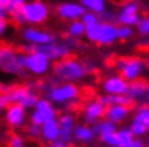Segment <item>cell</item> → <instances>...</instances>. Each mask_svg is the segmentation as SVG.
<instances>
[{"mask_svg":"<svg viewBox=\"0 0 149 147\" xmlns=\"http://www.w3.org/2000/svg\"><path fill=\"white\" fill-rule=\"evenodd\" d=\"M55 118H58V113H57V108L54 107V102L49 100L47 97H39L36 107L29 113V121L42 126L44 123L55 120Z\"/></svg>","mask_w":149,"mask_h":147,"instance_id":"cell-9","label":"cell"},{"mask_svg":"<svg viewBox=\"0 0 149 147\" xmlns=\"http://www.w3.org/2000/svg\"><path fill=\"white\" fill-rule=\"evenodd\" d=\"M24 23L29 26H41L47 23L50 16V8L44 0H28L21 8Z\"/></svg>","mask_w":149,"mask_h":147,"instance_id":"cell-5","label":"cell"},{"mask_svg":"<svg viewBox=\"0 0 149 147\" xmlns=\"http://www.w3.org/2000/svg\"><path fill=\"white\" fill-rule=\"evenodd\" d=\"M26 2L28 0H10V3H8V13H10V15L11 13H15V11L19 10Z\"/></svg>","mask_w":149,"mask_h":147,"instance_id":"cell-33","label":"cell"},{"mask_svg":"<svg viewBox=\"0 0 149 147\" xmlns=\"http://www.w3.org/2000/svg\"><path fill=\"white\" fill-rule=\"evenodd\" d=\"M81 21L84 23L86 28H91V26L97 24V23L101 21V15L99 13H94V11H84V15L81 16Z\"/></svg>","mask_w":149,"mask_h":147,"instance_id":"cell-29","label":"cell"},{"mask_svg":"<svg viewBox=\"0 0 149 147\" xmlns=\"http://www.w3.org/2000/svg\"><path fill=\"white\" fill-rule=\"evenodd\" d=\"M28 120V110L19 103H10L5 110V121L11 129H19Z\"/></svg>","mask_w":149,"mask_h":147,"instance_id":"cell-15","label":"cell"},{"mask_svg":"<svg viewBox=\"0 0 149 147\" xmlns=\"http://www.w3.org/2000/svg\"><path fill=\"white\" fill-rule=\"evenodd\" d=\"M26 49H36V50L42 52V53H45L54 63L62 60V58L70 57L71 52H73V49L67 44L65 39L63 41H58V39H57V41L49 42V44H44V45H28V44H24V49H23V50H26Z\"/></svg>","mask_w":149,"mask_h":147,"instance_id":"cell-8","label":"cell"},{"mask_svg":"<svg viewBox=\"0 0 149 147\" xmlns=\"http://www.w3.org/2000/svg\"><path fill=\"white\" fill-rule=\"evenodd\" d=\"M141 3L138 0H127L117 11V24H127L136 28L141 21Z\"/></svg>","mask_w":149,"mask_h":147,"instance_id":"cell-10","label":"cell"},{"mask_svg":"<svg viewBox=\"0 0 149 147\" xmlns=\"http://www.w3.org/2000/svg\"><path fill=\"white\" fill-rule=\"evenodd\" d=\"M8 15H10V13H8V8L5 7V5L0 3V19H2V18H8Z\"/></svg>","mask_w":149,"mask_h":147,"instance_id":"cell-39","label":"cell"},{"mask_svg":"<svg viewBox=\"0 0 149 147\" xmlns=\"http://www.w3.org/2000/svg\"><path fill=\"white\" fill-rule=\"evenodd\" d=\"M24 55L26 52H19L13 45H0V71L10 76H26L24 68Z\"/></svg>","mask_w":149,"mask_h":147,"instance_id":"cell-2","label":"cell"},{"mask_svg":"<svg viewBox=\"0 0 149 147\" xmlns=\"http://www.w3.org/2000/svg\"><path fill=\"white\" fill-rule=\"evenodd\" d=\"M8 147H26V139L21 134H11L8 139Z\"/></svg>","mask_w":149,"mask_h":147,"instance_id":"cell-32","label":"cell"},{"mask_svg":"<svg viewBox=\"0 0 149 147\" xmlns=\"http://www.w3.org/2000/svg\"><path fill=\"white\" fill-rule=\"evenodd\" d=\"M128 128L131 129V132L134 134V137H144L146 134H148V131H149V128L144 125V123H141V121H138V120H131V123H130V126Z\"/></svg>","mask_w":149,"mask_h":147,"instance_id":"cell-27","label":"cell"},{"mask_svg":"<svg viewBox=\"0 0 149 147\" xmlns=\"http://www.w3.org/2000/svg\"><path fill=\"white\" fill-rule=\"evenodd\" d=\"M146 147H149V137H148V141H146Z\"/></svg>","mask_w":149,"mask_h":147,"instance_id":"cell-44","label":"cell"},{"mask_svg":"<svg viewBox=\"0 0 149 147\" xmlns=\"http://www.w3.org/2000/svg\"><path fill=\"white\" fill-rule=\"evenodd\" d=\"M58 123L60 128H62V134L60 137L67 142H71L73 141V131L74 126H76V120H74V115L71 112H65V113L58 115Z\"/></svg>","mask_w":149,"mask_h":147,"instance_id":"cell-19","label":"cell"},{"mask_svg":"<svg viewBox=\"0 0 149 147\" xmlns=\"http://www.w3.org/2000/svg\"><path fill=\"white\" fill-rule=\"evenodd\" d=\"M101 19H104V21H113V23H117V13L107 8V10H104L101 13Z\"/></svg>","mask_w":149,"mask_h":147,"instance_id":"cell-34","label":"cell"},{"mask_svg":"<svg viewBox=\"0 0 149 147\" xmlns=\"http://www.w3.org/2000/svg\"><path fill=\"white\" fill-rule=\"evenodd\" d=\"M134 34V28L133 26H127V24H117V36L118 41H128L131 39Z\"/></svg>","mask_w":149,"mask_h":147,"instance_id":"cell-28","label":"cell"},{"mask_svg":"<svg viewBox=\"0 0 149 147\" xmlns=\"http://www.w3.org/2000/svg\"><path fill=\"white\" fill-rule=\"evenodd\" d=\"M79 2L88 11H94L99 15L104 10H107V0H79Z\"/></svg>","mask_w":149,"mask_h":147,"instance_id":"cell-25","label":"cell"},{"mask_svg":"<svg viewBox=\"0 0 149 147\" xmlns=\"http://www.w3.org/2000/svg\"><path fill=\"white\" fill-rule=\"evenodd\" d=\"M112 147H118V146H112Z\"/></svg>","mask_w":149,"mask_h":147,"instance_id":"cell-45","label":"cell"},{"mask_svg":"<svg viewBox=\"0 0 149 147\" xmlns=\"http://www.w3.org/2000/svg\"><path fill=\"white\" fill-rule=\"evenodd\" d=\"M86 66H88V70H89V73H91V71H94V70H96V63H94L93 62V60H86Z\"/></svg>","mask_w":149,"mask_h":147,"instance_id":"cell-41","label":"cell"},{"mask_svg":"<svg viewBox=\"0 0 149 147\" xmlns=\"http://www.w3.org/2000/svg\"><path fill=\"white\" fill-rule=\"evenodd\" d=\"M47 147H70V142H67V141H63L62 137H58V139L49 142Z\"/></svg>","mask_w":149,"mask_h":147,"instance_id":"cell-37","label":"cell"},{"mask_svg":"<svg viewBox=\"0 0 149 147\" xmlns=\"http://www.w3.org/2000/svg\"><path fill=\"white\" fill-rule=\"evenodd\" d=\"M0 3H2V5H5V7L8 8V3H10V0H0Z\"/></svg>","mask_w":149,"mask_h":147,"instance_id":"cell-42","label":"cell"},{"mask_svg":"<svg viewBox=\"0 0 149 147\" xmlns=\"http://www.w3.org/2000/svg\"><path fill=\"white\" fill-rule=\"evenodd\" d=\"M84 37L91 44L110 45V44L118 41V36H117V23L101 19L97 24H94V26H91V28L86 29Z\"/></svg>","mask_w":149,"mask_h":147,"instance_id":"cell-4","label":"cell"},{"mask_svg":"<svg viewBox=\"0 0 149 147\" xmlns=\"http://www.w3.org/2000/svg\"><path fill=\"white\" fill-rule=\"evenodd\" d=\"M33 91H34L33 86H13V87H10L7 92H3V94H5V97H7L8 103H19V105H21Z\"/></svg>","mask_w":149,"mask_h":147,"instance_id":"cell-20","label":"cell"},{"mask_svg":"<svg viewBox=\"0 0 149 147\" xmlns=\"http://www.w3.org/2000/svg\"><path fill=\"white\" fill-rule=\"evenodd\" d=\"M21 39L24 44L28 45H44L49 44V42L57 41L58 37L57 34L50 33L47 29H42V28H37V26H29L28 24L26 28H23L21 31Z\"/></svg>","mask_w":149,"mask_h":147,"instance_id":"cell-11","label":"cell"},{"mask_svg":"<svg viewBox=\"0 0 149 147\" xmlns=\"http://www.w3.org/2000/svg\"><path fill=\"white\" fill-rule=\"evenodd\" d=\"M127 94L134 105H149V81L143 78L131 81Z\"/></svg>","mask_w":149,"mask_h":147,"instance_id":"cell-13","label":"cell"},{"mask_svg":"<svg viewBox=\"0 0 149 147\" xmlns=\"http://www.w3.org/2000/svg\"><path fill=\"white\" fill-rule=\"evenodd\" d=\"M130 81H127L122 74L117 71L113 74H109L104 78L101 83V89L104 94H110V96H120V94H127Z\"/></svg>","mask_w":149,"mask_h":147,"instance_id":"cell-12","label":"cell"},{"mask_svg":"<svg viewBox=\"0 0 149 147\" xmlns=\"http://www.w3.org/2000/svg\"><path fill=\"white\" fill-rule=\"evenodd\" d=\"M96 137H97V134H96L93 126H89V123H79V125L74 126L73 141H76V142L89 144V142H93Z\"/></svg>","mask_w":149,"mask_h":147,"instance_id":"cell-21","label":"cell"},{"mask_svg":"<svg viewBox=\"0 0 149 147\" xmlns=\"http://www.w3.org/2000/svg\"><path fill=\"white\" fill-rule=\"evenodd\" d=\"M144 62H146V66H148V68H149V53H148V55L144 57Z\"/></svg>","mask_w":149,"mask_h":147,"instance_id":"cell-43","label":"cell"},{"mask_svg":"<svg viewBox=\"0 0 149 147\" xmlns=\"http://www.w3.org/2000/svg\"><path fill=\"white\" fill-rule=\"evenodd\" d=\"M105 110H107V105L101 102V99H91L84 103L83 107V116H84V121L94 125L99 120L105 118Z\"/></svg>","mask_w":149,"mask_h":147,"instance_id":"cell-16","label":"cell"},{"mask_svg":"<svg viewBox=\"0 0 149 147\" xmlns=\"http://www.w3.org/2000/svg\"><path fill=\"white\" fill-rule=\"evenodd\" d=\"M136 31L141 37H149V16H144L141 18V21L136 26Z\"/></svg>","mask_w":149,"mask_h":147,"instance_id":"cell-31","label":"cell"},{"mask_svg":"<svg viewBox=\"0 0 149 147\" xmlns=\"http://www.w3.org/2000/svg\"><path fill=\"white\" fill-rule=\"evenodd\" d=\"M86 28L84 26V23L81 21V19H76V21H70L68 23V26H67V33H68V36H71V37H76V39H79V37H83L86 34Z\"/></svg>","mask_w":149,"mask_h":147,"instance_id":"cell-24","label":"cell"},{"mask_svg":"<svg viewBox=\"0 0 149 147\" xmlns=\"http://www.w3.org/2000/svg\"><path fill=\"white\" fill-rule=\"evenodd\" d=\"M52 74L58 81L78 83V81H83L89 74V70H88L84 62L73 58V57H67V58H62L54 63Z\"/></svg>","mask_w":149,"mask_h":147,"instance_id":"cell-1","label":"cell"},{"mask_svg":"<svg viewBox=\"0 0 149 147\" xmlns=\"http://www.w3.org/2000/svg\"><path fill=\"white\" fill-rule=\"evenodd\" d=\"M11 19L16 23V24H26L24 23V18H23V13H21V10H16L15 13H11Z\"/></svg>","mask_w":149,"mask_h":147,"instance_id":"cell-36","label":"cell"},{"mask_svg":"<svg viewBox=\"0 0 149 147\" xmlns=\"http://www.w3.org/2000/svg\"><path fill=\"white\" fill-rule=\"evenodd\" d=\"M60 134H62V128H60V123H58V118L55 120H50V121L44 123L42 125V136L41 139L45 141V142H52V141L58 139Z\"/></svg>","mask_w":149,"mask_h":147,"instance_id":"cell-22","label":"cell"},{"mask_svg":"<svg viewBox=\"0 0 149 147\" xmlns=\"http://www.w3.org/2000/svg\"><path fill=\"white\" fill-rule=\"evenodd\" d=\"M8 105H10V103H8V100H7V97H5V94L2 92V94H0V113L7 110V107H8Z\"/></svg>","mask_w":149,"mask_h":147,"instance_id":"cell-38","label":"cell"},{"mask_svg":"<svg viewBox=\"0 0 149 147\" xmlns=\"http://www.w3.org/2000/svg\"><path fill=\"white\" fill-rule=\"evenodd\" d=\"M79 96H81L79 87L74 83H70V81H57L45 92V97L49 100H52L54 103H58V105H65V107L74 105V102L79 99Z\"/></svg>","mask_w":149,"mask_h":147,"instance_id":"cell-3","label":"cell"},{"mask_svg":"<svg viewBox=\"0 0 149 147\" xmlns=\"http://www.w3.org/2000/svg\"><path fill=\"white\" fill-rule=\"evenodd\" d=\"M8 29H10V23H8L7 18H2L0 19V39H3L7 36Z\"/></svg>","mask_w":149,"mask_h":147,"instance_id":"cell-35","label":"cell"},{"mask_svg":"<svg viewBox=\"0 0 149 147\" xmlns=\"http://www.w3.org/2000/svg\"><path fill=\"white\" fill-rule=\"evenodd\" d=\"M26 136L31 137V139H39V137L42 136V126L41 125H36V123H31L26 126Z\"/></svg>","mask_w":149,"mask_h":147,"instance_id":"cell-30","label":"cell"},{"mask_svg":"<svg viewBox=\"0 0 149 147\" xmlns=\"http://www.w3.org/2000/svg\"><path fill=\"white\" fill-rule=\"evenodd\" d=\"M94 131H96L97 137L102 141L104 144H107V146H115V131L118 128H117V123L110 121V120H107V118H102V120H99L97 123H94L93 125Z\"/></svg>","mask_w":149,"mask_h":147,"instance_id":"cell-17","label":"cell"},{"mask_svg":"<svg viewBox=\"0 0 149 147\" xmlns=\"http://www.w3.org/2000/svg\"><path fill=\"white\" fill-rule=\"evenodd\" d=\"M134 141V134L130 128H118L115 131V146L118 147H131Z\"/></svg>","mask_w":149,"mask_h":147,"instance_id":"cell-23","label":"cell"},{"mask_svg":"<svg viewBox=\"0 0 149 147\" xmlns=\"http://www.w3.org/2000/svg\"><path fill=\"white\" fill-rule=\"evenodd\" d=\"M26 55H24V68L28 73L33 76H45L49 71H52V60L49 58L45 53L36 50V49H26Z\"/></svg>","mask_w":149,"mask_h":147,"instance_id":"cell-6","label":"cell"},{"mask_svg":"<svg viewBox=\"0 0 149 147\" xmlns=\"http://www.w3.org/2000/svg\"><path fill=\"white\" fill-rule=\"evenodd\" d=\"M133 118L144 123L149 128V105H136V108L133 112Z\"/></svg>","mask_w":149,"mask_h":147,"instance_id":"cell-26","label":"cell"},{"mask_svg":"<svg viewBox=\"0 0 149 147\" xmlns=\"http://www.w3.org/2000/svg\"><path fill=\"white\" fill-rule=\"evenodd\" d=\"M86 8L83 7L81 2H62V3L57 5L55 13L60 19L63 21H76V19H81V16L84 15Z\"/></svg>","mask_w":149,"mask_h":147,"instance_id":"cell-14","label":"cell"},{"mask_svg":"<svg viewBox=\"0 0 149 147\" xmlns=\"http://www.w3.org/2000/svg\"><path fill=\"white\" fill-rule=\"evenodd\" d=\"M131 113V107L130 105H123V103H112V105L107 107V110H105V118L110 120V121L117 123H123L130 116Z\"/></svg>","mask_w":149,"mask_h":147,"instance_id":"cell-18","label":"cell"},{"mask_svg":"<svg viewBox=\"0 0 149 147\" xmlns=\"http://www.w3.org/2000/svg\"><path fill=\"white\" fill-rule=\"evenodd\" d=\"M131 147H146V144H144V141H143L141 137H134V141H133V144H131Z\"/></svg>","mask_w":149,"mask_h":147,"instance_id":"cell-40","label":"cell"},{"mask_svg":"<svg viewBox=\"0 0 149 147\" xmlns=\"http://www.w3.org/2000/svg\"><path fill=\"white\" fill-rule=\"evenodd\" d=\"M146 62L139 57H118L115 60V70L122 74L127 81H134L144 74L146 71Z\"/></svg>","mask_w":149,"mask_h":147,"instance_id":"cell-7","label":"cell"}]
</instances>
